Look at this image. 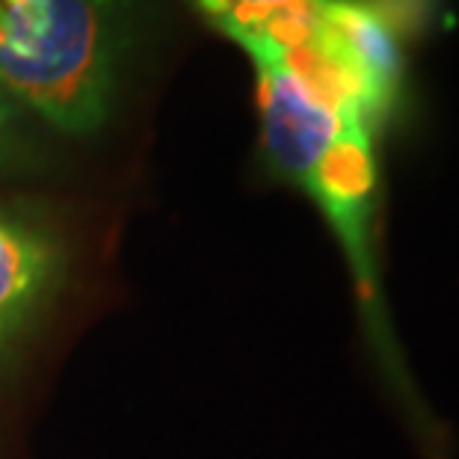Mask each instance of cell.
<instances>
[{
  "label": "cell",
  "mask_w": 459,
  "mask_h": 459,
  "mask_svg": "<svg viewBox=\"0 0 459 459\" xmlns=\"http://www.w3.org/2000/svg\"><path fill=\"white\" fill-rule=\"evenodd\" d=\"M243 51L255 63L258 74L264 158L281 181L299 187L324 213L353 276L370 353L424 451L436 456L447 445V436L409 377L383 294L377 131L361 116L329 107L311 95L270 45L249 42Z\"/></svg>",
  "instance_id": "6da1fadb"
},
{
  "label": "cell",
  "mask_w": 459,
  "mask_h": 459,
  "mask_svg": "<svg viewBox=\"0 0 459 459\" xmlns=\"http://www.w3.org/2000/svg\"><path fill=\"white\" fill-rule=\"evenodd\" d=\"M116 4L39 0L0 6V83L36 119L68 136H90L116 95Z\"/></svg>",
  "instance_id": "7a4b0ae2"
},
{
  "label": "cell",
  "mask_w": 459,
  "mask_h": 459,
  "mask_svg": "<svg viewBox=\"0 0 459 459\" xmlns=\"http://www.w3.org/2000/svg\"><path fill=\"white\" fill-rule=\"evenodd\" d=\"M65 240L51 222L0 199V377L65 279Z\"/></svg>",
  "instance_id": "3957f363"
},
{
  "label": "cell",
  "mask_w": 459,
  "mask_h": 459,
  "mask_svg": "<svg viewBox=\"0 0 459 459\" xmlns=\"http://www.w3.org/2000/svg\"><path fill=\"white\" fill-rule=\"evenodd\" d=\"M308 42L350 83L368 122L383 128L403 90V51L383 9L365 0H326Z\"/></svg>",
  "instance_id": "277c9868"
},
{
  "label": "cell",
  "mask_w": 459,
  "mask_h": 459,
  "mask_svg": "<svg viewBox=\"0 0 459 459\" xmlns=\"http://www.w3.org/2000/svg\"><path fill=\"white\" fill-rule=\"evenodd\" d=\"M208 22L238 45L270 42L290 48L302 42L326 0H190Z\"/></svg>",
  "instance_id": "5b68a950"
},
{
  "label": "cell",
  "mask_w": 459,
  "mask_h": 459,
  "mask_svg": "<svg viewBox=\"0 0 459 459\" xmlns=\"http://www.w3.org/2000/svg\"><path fill=\"white\" fill-rule=\"evenodd\" d=\"M33 119L36 116L0 83V178L45 169V143Z\"/></svg>",
  "instance_id": "8992f818"
},
{
  "label": "cell",
  "mask_w": 459,
  "mask_h": 459,
  "mask_svg": "<svg viewBox=\"0 0 459 459\" xmlns=\"http://www.w3.org/2000/svg\"><path fill=\"white\" fill-rule=\"evenodd\" d=\"M39 0H0V6L4 9H24V6H33Z\"/></svg>",
  "instance_id": "52a82bcc"
}]
</instances>
